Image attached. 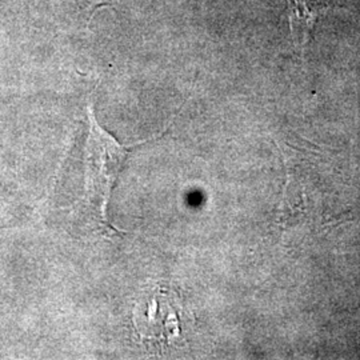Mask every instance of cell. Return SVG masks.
<instances>
[{
	"label": "cell",
	"mask_w": 360,
	"mask_h": 360,
	"mask_svg": "<svg viewBox=\"0 0 360 360\" xmlns=\"http://www.w3.org/2000/svg\"><path fill=\"white\" fill-rule=\"evenodd\" d=\"M290 30L296 46L304 51L316 20L331 6L326 0H287Z\"/></svg>",
	"instance_id": "obj_3"
},
{
	"label": "cell",
	"mask_w": 360,
	"mask_h": 360,
	"mask_svg": "<svg viewBox=\"0 0 360 360\" xmlns=\"http://www.w3.org/2000/svg\"><path fill=\"white\" fill-rule=\"evenodd\" d=\"M167 303L159 304V296H156L150 304H142L135 312V326L143 340H154L156 343H166L168 333L178 331V316L175 318L174 309L165 312Z\"/></svg>",
	"instance_id": "obj_2"
},
{
	"label": "cell",
	"mask_w": 360,
	"mask_h": 360,
	"mask_svg": "<svg viewBox=\"0 0 360 360\" xmlns=\"http://www.w3.org/2000/svg\"><path fill=\"white\" fill-rule=\"evenodd\" d=\"M89 136L84 146V186L91 205L98 208L105 227L112 229L107 208L116 180L124 166L129 151L143 142L124 146L101 126L94 114L92 104L87 108Z\"/></svg>",
	"instance_id": "obj_1"
}]
</instances>
